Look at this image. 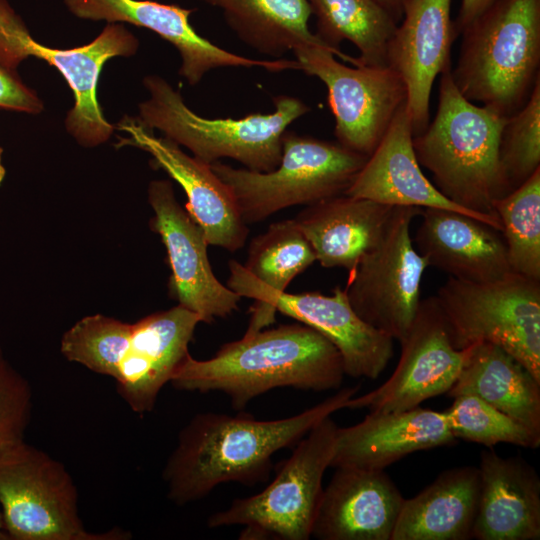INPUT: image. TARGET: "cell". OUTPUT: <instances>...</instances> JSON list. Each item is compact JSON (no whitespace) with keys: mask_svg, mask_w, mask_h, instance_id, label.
Returning <instances> with one entry per match:
<instances>
[{"mask_svg":"<svg viewBox=\"0 0 540 540\" xmlns=\"http://www.w3.org/2000/svg\"><path fill=\"white\" fill-rule=\"evenodd\" d=\"M367 158L338 142L286 131L281 160L272 171L234 168L219 161L210 166L230 188L248 225L291 206L344 194Z\"/></svg>","mask_w":540,"mask_h":540,"instance_id":"cell-6","label":"cell"},{"mask_svg":"<svg viewBox=\"0 0 540 540\" xmlns=\"http://www.w3.org/2000/svg\"><path fill=\"white\" fill-rule=\"evenodd\" d=\"M32 410L28 381L5 359L0 349V451L24 440Z\"/></svg>","mask_w":540,"mask_h":540,"instance_id":"cell-34","label":"cell"},{"mask_svg":"<svg viewBox=\"0 0 540 540\" xmlns=\"http://www.w3.org/2000/svg\"><path fill=\"white\" fill-rule=\"evenodd\" d=\"M197 1L220 9L237 37L261 54L279 59L303 44L327 46L309 29L308 0Z\"/></svg>","mask_w":540,"mask_h":540,"instance_id":"cell-29","label":"cell"},{"mask_svg":"<svg viewBox=\"0 0 540 540\" xmlns=\"http://www.w3.org/2000/svg\"><path fill=\"white\" fill-rule=\"evenodd\" d=\"M2 153H3V149L0 147V185L3 183L5 175H6V170L2 163Z\"/></svg>","mask_w":540,"mask_h":540,"instance_id":"cell-39","label":"cell"},{"mask_svg":"<svg viewBox=\"0 0 540 540\" xmlns=\"http://www.w3.org/2000/svg\"><path fill=\"white\" fill-rule=\"evenodd\" d=\"M117 128L129 136L121 145H131L152 156L184 190L186 210L202 228L209 245L234 252L245 244L249 230L230 188L213 172L210 164L186 154L178 144L157 137L136 118L124 117Z\"/></svg>","mask_w":540,"mask_h":540,"instance_id":"cell-17","label":"cell"},{"mask_svg":"<svg viewBox=\"0 0 540 540\" xmlns=\"http://www.w3.org/2000/svg\"><path fill=\"white\" fill-rule=\"evenodd\" d=\"M315 261V253L294 219L275 222L251 241L244 265L229 261L227 287L251 299L282 293Z\"/></svg>","mask_w":540,"mask_h":540,"instance_id":"cell-28","label":"cell"},{"mask_svg":"<svg viewBox=\"0 0 540 540\" xmlns=\"http://www.w3.org/2000/svg\"><path fill=\"white\" fill-rule=\"evenodd\" d=\"M434 298L455 348L498 345L540 381V280L514 272L488 282L449 277Z\"/></svg>","mask_w":540,"mask_h":540,"instance_id":"cell-7","label":"cell"},{"mask_svg":"<svg viewBox=\"0 0 540 540\" xmlns=\"http://www.w3.org/2000/svg\"><path fill=\"white\" fill-rule=\"evenodd\" d=\"M64 4L80 19L129 23L155 32L177 49L181 58L179 74L191 86L209 71L222 67L299 70L296 60H256L220 48L192 27L190 16L194 9L152 0H64Z\"/></svg>","mask_w":540,"mask_h":540,"instance_id":"cell-16","label":"cell"},{"mask_svg":"<svg viewBox=\"0 0 540 540\" xmlns=\"http://www.w3.org/2000/svg\"><path fill=\"white\" fill-rule=\"evenodd\" d=\"M148 201L154 212L152 229L160 235L167 251L170 293L178 304L196 313L205 323L236 311L242 297L214 275L205 233L178 203L172 183L151 181Z\"/></svg>","mask_w":540,"mask_h":540,"instance_id":"cell-15","label":"cell"},{"mask_svg":"<svg viewBox=\"0 0 540 540\" xmlns=\"http://www.w3.org/2000/svg\"><path fill=\"white\" fill-rule=\"evenodd\" d=\"M245 333H254L273 323L280 312L305 324L338 350L345 375L376 379L394 355V339L364 321L350 305L344 289L332 295L319 292L270 293L254 299Z\"/></svg>","mask_w":540,"mask_h":540,"instance_id":"cell-14","label":"cell"},{"mask_svg":"<svg viewBox=\"0 0 540 540\" xmlns=\"http://www.w3.org/2000/svg\"><path fill=\"white\" fill-rule=\"evenodd\" d=\"M323 488L311 537L391 540L405 498L384 470L337 467Z\"/></svg>","mask_w":540,"mask_h":540,"instance_id":"cell-20","label":"cell"},{"mask_svg":"<svg viewBox=\"0 0 540 540\" xmlns=\"http://www.w3.org/2000/svg\"><path fill=\"white\" fill-rule=\"evenodd\" d=\"M461 34L451 68L459 92L503 117L516 113L540 80V0H496Z\"/></svg>","mask_w":540,"mask_h":540,"instance_id":"cell-4","label":"cell"},{"mask_svg":"<svg viewBox=\"0 0 540 540\" xmlns=\"http://www.w3.org/2000/svg\"><path fill=\"white\" fill-rule=\"evenodd\" d=\"M499 163L509 193L540 169V80L525 105L504 122Z\"/></svg>","mask_w":540,"mask_h":540,"instance_id":"cell-33","label":"cell"},{"mask_svg":"<svg viewBox=\"0 0 540 540\" xmlns=\"http://www.w3.org/2000/svg\"><path fill=\"white\" fill-rule=\"evenodd\" d=\"M480 494L472 530L477 540H539L540 478L521 456L481 451Z\"/></svg>","mask_w":540,"mask_h":540,"instance_id":"cell-24","label":"cell"},{"mask_svg":"<svg viewBox=\"0 0 540 540\" xmlns=\"http://www.w3.org/2000/svg\"><path fill=\"white\" fill-rule=\"evenodd\" d=\"M338 426L326 417L300 439L273 481L261 492L237 498L207 520L209 528L243 525L240 539L307 540L334 454Z\"/></svg>","mask_w":540,"mask_h":540,"instance_id":"cell-8","label":"cell"},{"mask_svg":"<svg viewBox=\"0 0 540 540\" xmlns=\"http://www.w3.org/2000/svg\"><path fill=\"white\" fill-rule=\"evenodd\" d=\"M511 270L540 280V169L493 201Z\"/></svg>","mask_w":540,"mask_h":540,"instance_id":"cell-31","label":"cell"},{"mask_svg":"<svg viewBox=\"0 0 540 540\" xmlns=\"http://www.w3.org/2000/svg\"><path fill=\"white\" fill-rule=\"evenodd\" d=\"M138 47V39L120 23H108L92 42L81 47L44 46L33 39L10 3L0 0V64L16 71L23 60L36 57L54 66L74 95L66 129L84 147L105 143L115 128L104 117L96 95L103 65L113 57L135 54Z\"/></svg>","mask_w":540,"mask_h":540,"instance_id":"cell-10","label":"cell"},{"mask_svg":"<svg viewBox=\"0 0 540 540\" xmlns=\"http://www.w3.org/2000/svg\"><path fill=\"white\" fill-rule=\"evenodd\" d=\"M453 399L444 414L456 440L474 442L488 448L499 443L528 449L540 446V432L523 425L478 396L464 393Z\"/></svg>","mask_w":540,"mask_h":540,"instance_id":"cell-32","label":"cell"},{"mask_svg":"<svg viewBox=\"0 0 540 540\" xmlns=\"http://www.w3.org/2000/svg\"><path fill=\"white\" fill-rule=\"evenodd\" d=\"M143 85L149 97L139 104L136 118L143 126L159 130L204 163L230 158L258 172L278 166L288 126L310 111L302 100L280 95L273 99L275 109L271 113L211 119L193 112L164 78L147 75Z\"/></svg>","mask_w":540,"mask_h":540,"instance_id":"cell-5","label":"cell"},{"mask_svg":"<svg viewBox=\"0 0 540 540\" xmlns=\"http://www.w3.org/2000/svg\"><path fill=\"white\" fill-rule=\"evenodd\" d=\"M200 317L176 305L131 324L113 379L132 411L150 412L162 387L189 354Z\"/></svg>","mask_w":540,"mask_h":540,"instance_id":"cell-18","label":"cell"},{"mask_svg":"<svg viewBox=\"0 0 540 540\" xmlns=\"http://www.w3.org/2000/svg\"><path fill=\"white\" fill-rule=\"evenodd\" d=\"M422 210L393 208L379 242L349 273L344 289L360 318L399 342L417 313L428 267L410 235L411 224Z\"/></svg>","mask_w":540,"mask_h":540,"instance_id":"cell-12","label":"cell"},{"mask_svg":"<svg viewBox=\"0 0 540 540\" xmlns=\"http://www.w3.org/2000/svg\"><path fill=\"white\" fill-rule=\"evenodd\" d=\"M450 8L451 0H407L388 46V66L407 89L413 136L429 124L433 83L451 66V46L459 35Z\"/></svg>","mask_w":540,"mask_h":540,"instance_id":"cell-19","label":"cell"},{"mask_svg":"<svg viewBox=\"0 0 540 540\" xmlns=\"http://www.w3.org/2000/svg\"><path fill=\"white\" fill-rule=\"evenodd\" d=\"M316 16L318 38L339 49L343 40L360 52V65L388 66V46L397 28L393 17L376 0H308Z\"/></svg>","mask_w":540,"mask_h":540,"instance_id":"cell-30","label":"cell"},{"mask_svg":"<svg viewBox=\"0 0 540 540\" xmlns=\"http://www.w3.org/2000/svg\"><path fill=\"white\" fill-rule=\"evenodd\" d=\"M392 207L440 208L474 217L501 232V222L462 208L433 185L422 171L413 148V131L406 104L344 192Z\"/></svg>","mask_w":540,"mask_h":540,"instance_id":"cell-21","label":"cell"},{"mask_svg":"<svg viewBox=\"0 0 540 540\" xmlns=\"http://www.w3.org/2000/svg\"><path fill=\"white\" fill-rule=\"evenodd\" d=\"M393 208L341 194L308 205L294 221L323 267L349 274L379 242Z\"/></svg>","mask_w":540,"mask_h":540,"instance_id":"cell-25","label":"cell"},{"mask_svg":"<svg viewBox=\"0 0 540 540\" xmlns=\"http://www.w3.org/2000/svg\"><path fill=\"white\" fill-rule=\"evenodd\" d=\"M507 117L467 100L455 86L451 66L441 73L433 121L413 136L419 165L454 204L500 221L493 201L508 194L499 163L501 130Z\"/></svg>","mask_w":540,"mask_h":540,"instance_id":"cell-3","label":"cell"},{"mask_svg":"<svg viewBox=\"0 0 540 540\" xmlns=\"http://www.w3.org/2000/svg\"><path fill=\"white\" fill-rule=\"evenodd\" d=\"M400 344L401 356L392 375L378 388L349 399L345 408L373 414L398 412L447 393L472 348L454 347L434 296L420 300Z\"/></svg>","mask_w":540,"mask_h":540,"instance_id":"cell-13","label":"cell"},{"mask_svg":"<svg viewBox=\"0 0 540 540\" xmlns=\"http://www.w3.org/2000/svg\"><path fill=\"white\" fill-rule=\"evenodd\" d=\"M478 467L441 472L412 498L405 499L391 540H468L478 510Z\"/></svg>","mask_w":540,"mask_h":540,"instance_id":"cell-26","label":"cell"},{"mask_svg":"<svg viewBox=\"0 0 540 540\" xmlns=\"http://www.w3.org/2000/svg\"><path fill=\"white\" fill-rule=\"evenodd\" d=\"M0 109L36 114L43 103L35 91L27 87L16 71L0 64Z\"/></svg>","mask_w":540,"mask_h":540,"instance_id":"cell-35","label":"cell"},{"mask_svg":"<svg viewBox=\"0 0 540 540\" xmlns=\"http://www.w3.org/2000/svg\"><path fill=\"white\" fill-rule=\"evenodd\" d=\"M0 540H10L8 534L5 531L4 520H3V515H2L1 508H0Z\"/></svg>","mask_w":540,"mask_h":540,"instance_id":"cell-38","label":"cell"},{"mask_svg":"<svg viewBox=\"0 0 540 540\" xmlns=\"http://www.w3.org/2000/svg\"><path fill=\"white\" fill-rule=\"evenodd\" d=\"M341 356L324 336L305 324L280 325L245 333L207 360L190 353L170 384L189 392H221L234 409L277 387L325 391L344 378Z\"/></svg>","mask_w":540,"mask_h":540,"instance_id":"cell-2","label":"cell"},{"mask_svg":"<svg viewBox=\"0 0 540 540\" xmlns=\"http://www.w3.org/2000/svg\"><path fill=\"white\" fill-rule=\"evenodd\" d=\"M470 393L540 432V381L498 345H472L449 397Z\"/></svg>","mask_w":540,"mask_h":540,"instance_id":"cell-27","label":"cell"},{"mask_svg":"<svg viewBox=\"0 0 540 540\" xmlns=\"http://www.w3.org/2000/svg\"><path fill=\"white\" fill-rule=\"evenodd\" d=\"M456 441L444 412L417 406L398 412L368 413L355 425L338 427L330 467L385 470L411 453Z\"/></svg>","mask_w":540,"mask_h":540,"instance_id":"cell-23","label":"cell"},{"mask_svg":"<svg viewBox=\"0 0 540 540\" xmlns=\"http://www.w3.org/2000/svg\"><path fill=\"white\" fill-rule=\"evenodd\" d=\"M292 52L299 70L327 88L337 142L369 157L406 104L400 75L389 66H360L357 57L321 44H303Z\"/></svg>","mask_w":540,"mask_h":540,"instance_id":"cell-11","label":"cell"},{"mask_svg":"<svg viewBox=\"0 0 540 540\" xmlns=\"http://www.w3.org/2000/svg\"><path fill=\"white\" fill-rule=\"evenodd\" d=\"M0 508L10 540H119L129 533H92L78 510V493L64 465L20 441L0 451Z\"/></svg>","mask_w":540,"mask_h":540,"instance_id":"cell-9","label":"cell"},{"mask_svg":"<svg viewBox=\"0 0 540 540\" xmlns=\"http://www.w3.org/2000/svg\"><path fill=\"white\" fill-rule=\"evenodd\" d=\"M412 238L417 252L449 277L488 282L511 273L500 231L467 214L424 208Z\"/></svg>","mask_w":540,"mask_h":540,"instance_id":"cell-22","label":"cell"},{"mask_svg":"<svg viewBox=\"0 0 540 540\" xmlns=\"http://www.w3.org/2000/svg\"><path fill=\"white\" fill-rule=\"evenodd\" d=\"M359 389L343 388L299 414L276 420H257L246 413L195 415L180 431L162 471L168 498L185 505L223 483L265 481L277 451L296 445L318 422L344 409Z\"/></svg>","mask_w":540,"mask_h":540,"instance_id":"cell-1","label":"cell"},{"mask_svg":"<svg viewBox=\"0 0 540 540\" xmlns=\"http://www.w3.org/2000/svg\"><path fill=\"white\" fill-rule=\"evenodd\" d=\"M398 24L403 16L404 6L407 0H376Z\"/></svg>","mask_w":540,"mask_h":540,"instance_id":"cell-37","label":"cell"},{"mask_svg":"<svg viewBox=\"0 0 540 540\" xmlns=\"http://www.w3.org/2000/svg\"><path fill=\"white\" fill-rule=\"evenodd\" d=\"M496 0H462L459 15L454 20L458 35L462 30Z\"/></svg>","mask_w":540,"mask_h":540,"instance_id":"cell-36","label":"cell"}]
</instances>
